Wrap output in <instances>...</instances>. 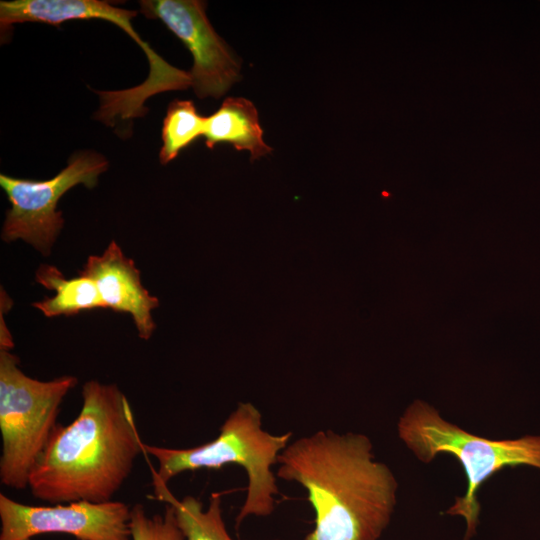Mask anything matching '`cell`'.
<instances>
[{
	"label": "cell",
	"mask_w": 540,
	"mask_h": 540,
	"mask_svg": "<svg viewBox=\"0 0 540 540\" xmlns=\"http://www.w3.org/2000/svg\"><path fill=\"white\" fill-rule=\"evenodd\" d=\"M206 117L200 115L190 100H174L167 108L162 125L159 160L166 165L203 136Z\"/></svg>",
	"instance_id": "cell-14"
},
{
	"label": "cell",
	"mask_w": 540,
	"mask_h": 540,
	"mask_svg": "<svg viewBox=\"0 0 540 540\" xmlns=\"http://www.w3.org/2000/svg\"><path fill=\"white\" fill-rule=\"evenodd\" d=\"M155 497L170 505L185 540H234L227 532L222 512L221 495L212 494L205 509L196 497L177 499L167 484L153 476ZM279 540V539H274Z\"/></svg>",
	"instance_id": "cell-13"
},
{
	"label": "cell",
	"mask_w": 540,
	"mask_h": 540,
	"mask_svg": "<svg viewBox=\"0 0 540 540\" xmlns=\"http://www.w3.org/2000/svg\"><path fill=\"white\" fill-rule=\"evenodd\" d=\"M203 137L209 149L229 143L238 151H249L251 160L272 151L263 140L255 105L242 97L226 98L217 111L206 117Z\"/></svg>",
	"instance_id": "cell-11"
},
{
	"label": "cell",
	"mask_w": 540,
	"mask_h": 540,
	"mask_svg": "<svg viewBox=\"0 0 540 540\" xmlns=\"http://www.w3.org/2000/svg\"><path fill=\"white\" fill-rule=\"evenodd\" d=\"M20 360L0 350V482L28 488L29 478L55 427L66 395L78 379L63 375L41 381L25 374Z\"/></svg>",
	"instance_id": "cell-5"
},
{
	"label": "cell",
	"mask_w": 540,
	"mask_h": 540,
	"mask_svg": "<svg viewBox=\"0 0 540 540\" xmlns=\"http://www.w3.org/2000/svg\"><path fill=\"white\" fill-rule=\"evenodd\" d=\"M131 540H185L173 508L166 504L162 514L149 515L138 503L131 507Z\"/></svg>",
	"instance_id": "cell-15"
},
{
	"label": "cell",
	"mask_w": 540,
	"mask_h": 540,
	"mask_svg": "<svg viewBox=\"0 0 540 540\" xmlns=\"http://www.w3.org/2000/svg\"><path fill=\"white\" fill-rule=\"evenodd\" d=\"M136 15L135 10L120 8L102 0H33L28 7L31 22L58 26L69 20L101 19L126 32L142 48L150 64L147 79L132 88L133 96L140 102L161 92L191 87L189 72L171 66L138 35L132 25Z\"/></svg>",
	"instance_id": "cell-9"
},
{
	"label": "cell",
	"mask_w": 540,
	"mask_h": 540,
	"mask_svg": "<svg viewBox=\"0 0 540 540\" xmlns=\"http://www.w3.org/2000/svg\"><path fill=\"white\" fill-rule=\"evenodd\" d=\"M141 13L160 20L191 52V87L199 98L223 96L240 79V61L216 33L199 0H142Z\"/></svg>",
	"instance_id": "cell-8"
},
{
	"label": "cell",
	"mask_w": 540,
	"mask_h": 540,
	"mask_svg": "<svg viewBox=\"0 0 540 540\" xmlns=\"http://www.w3.org/2000/svg\"><path fill=\"white\" fill-rule=\"evenodd\" d=\"M82 406L57 424L33 468L28 488L51 504L111 501L144 453L132 408L116 384L89 380Z\"/></svg>",
	"instance_id": "cell-2"
},
{
	"label": "cell",
	"mask_w": 540,
	"mask_h": 540,
	"mask_svg": "<svg viewBox=\"0 0 540 540\" xmlns=\"http://www.w3.org/2000/svg\"><path fill=\"white\" fill-rule=\"evenodd\" d=\"M35 279L43 287L55 291L53 297L32 303L48 318L106 308L96 284L88 277L78 275L67 279L57 267L42 264L36 270Z\"/></svg>",
	"instance_id": "cell-12"
},
{
	"label": "cell",
	"mask_w": 540,
	"mask_h": 540,
	"mask_svg": "<svg viewBox=\"0 0 540 540\" xmlns=\"http://www.w3.org/2000/svg\"><path fill=\"white\" fill-rule=\"evenodd\" d=\"M109 167L101 154L85 150L72 155L68 165L48 180L15 178L0 174V186L10 202L1 238L5 242L22 240L44 256L50 255L64 226L57 210L61 197L76 185L92 189Z\"/></svg>",
	"instance_id": "cell-6"
},
{
	"label": "cell",
	"mask_w": 540,
	"mask_h": 540,
	"mask_svg": "<svg viewBox=\"0 0 540 540\" xmlns=\"http://www.w3.org/2000/svg\"><path fill=\"white\" fill-rule=\"evenodd\" d=\"M131 508L122 501L32 506L0 493V540L65 534L77 540H131Z\"/></svg>",
	"instance_id": "cell-7"
},
{
	"label": "cell",
	"mask_w": 540,
	"mask_h": 540,
	"mask_svg": "<svg viewBox=\"0 0 540 540\" xmlns=\"http://www.w3.org/2000/svg\"><path fill=\"white\" fill-rule=\"evenodd\" d=\"M276 476L307 491L314 528L304 540H378L391 521L397 481L363 434L320 430L278 456Z\"/></svg>",
	"instance_id": "cell-1"
},
{
	"label": "cell",
	"mask_w": 540,
	"mask_h": 540,
	"mask_svg": "<svg viewBox=\"0 0 540 540\" xmlns=\"http://www.w3.org/2000/svg\"><path fill=\"white\" fill-rule=\"evenodd\" d=\"M397 428L400 439L422 462L449 453L461 463L467 490L446 513L466 519L467 536L473 534L478 523L477 492L486 480L505 467L527 465L540 469V436L508 440L476 436L444 420L434 407L421 400L406 408Z\"/></svg>",
	"instance_id": "cell-4"
},
{
	"label": "cell",
	"mask_w": 540,
	"mask_h": 540,
	"mask_svg": "<svg viewBox=\"0 0 540 540\" xmlns=\"http://www.w3.org/2000/svg\"><path fill=\"white\" fill-rule=\"evenodd\" d=\"M292 432L271 434L262 426L260 411L249 402L238 403L210 442L190 448H168L143 444L144 453L158 462L152 475L168 482L177 475L201 468L241 466L247 473V493L236 516V527L247 517H266L275 508L279 494L273 466L290 442Z\"/></svg>",
	"instance_id": "cell-3"
},
{
	"label": "cell",
	"mask_w": 540,
	"mask_h": 540,
	"mask_svg": "<svg viewBox=\"0 0 540 540\" xmlns=\"http://www.w3.org/2000/svg\"><path fill=\"white\" fill-rule=\"evenodd\" d=\"M79 275L94 281L106 308L132 316L141 339L151 338L156 328L152 311L159 300L145 289L134 261L116 241L112 240L101 255L89 256Z\"/></svg>",
	"instance_id": "cell-10"
}]
</instances>
